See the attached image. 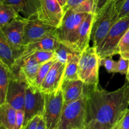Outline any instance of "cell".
Masks as SVG:
<instances>
[{"label":"cell","instance_id":"1","mask_svg":"<svg viewBox=\"0 0 129 129\" xmlns=\"http://www.w3.org/2000/svg\"><path fill=\"white\" fill-rule=\"evenodd\" d=\"M85 96L87 122L96 120L114 126L129 108V81L113 91L86 85Z\"/></svg>","mask_w":129,"mask_h":129},{"label":"cell","instance_id":"2","mask_svg":"<svg viewBox=\"0 0 129 129\" xmlns=\"http://www.w3.org/2000/svg\"><path fill=\"white\" fill-rule=\"evenodd\" d=\"M118 11L115 0H109L103 8L95 14L91 31V40L96 49L104 40L110 30L118 20Z\"/></svg>","mask_w":129,"mask_h":129},{"label":"cell","instance_id":"3","mask_svg":"<svg viewBox=\"0 0 129 129\" xmlns=\"http://www.w3.org/2000/svg\"><path fill=\"white\" fill-rule=\"evenodd\" d=\"M100 58L96 49L88 45L80 53L78 74L86 86L97 88L99 83Z\"/></svg>","mask_w":129,"mask_h":129},{"label":"cell","instance_id":"4","mask_svg":"<svg viewBox=\"0 0 129 129\" xmlns=\"http://www.w3.org/2000/svg\"><path fill=\"white\" fill-rule=\"evenodd\" d=\"M87 123L86 96L64 104L58 129H84Z\"/></svg>","mask_w":129,"mask_h":129},{"label":"cell","instance_id":"5","mask_svg":"<svg viewBox=\"0 0 129 129\" xmlns=\"http://www.w3.org/2000/svg\"><path fill=\"white\" fill-rule=\"evenodd\" d=\"M129 28V16L118 19L112 26L107 37L96 48L100 59L113 57L118 54V45L125 33Z\"/></svg>","mask_w":129,"mask_h":129},{"label":"cell","instance_id":"6","mask_svg":"<svg viewBox=\"0 0 129 129\" xmlns=\"http://www.w3.org/2000/svg\"><path fill=\"white\" fill-rule=\"evenodd\" d=\"M64 105L61 88L52 93H45V108L42 118L46 129H58Z\"/></svg>","mask_w":129,"mask_h":129},{"label":"cell","instance_id":"7","mask_svg":"<svg viewBox=\"0 0 129 129\" xmlns=\"http://www.w3.org/2000/svg\"><path fill=\"white\" fill-rule=\"evenodd\" d=\"M95 14L89 13L85 20L62 42L72 51L81 53L88 46L91 40V31Z\"/></svg>","mask_w":129,"mask_h":129},{"label":"cell","instance_id":"8","mask_svg":"<svg viewBox=\"0 0 129 129\" xmlns=\"http://www.w3.org/2000/svg\"><path fill=\"white\" fill-rule=\"evenodd\" d=\"M26 20L27 18L20 15L8 23L0 28V31L4 34L13 49L21 54L24 48V30Z\"/></svg>","mask_w":129,"mask_h":129},{"label":"cell","instance_id":"9","mask_svg":"<svg viewBox=\"0 0 129 129\" xmlns=\"http://www.w3.org/2000/svg\"><path fill=\"white\" fill-rule=\"evenodd\" d=\"M45 108V93L34 87L28 86L26 88L24 105V126L35 116L43 117ZM23 126V127H24Z\"/></svg>","mask_w":129,"mask_h":129},{"label":"cell","instance_id":"10","mask_svg":"<svg viewBox=\"0 0 129 129\" xmlns=\"http://www.w3.org/2000/svg\"><path fill=\"white\" fill-rule=\"evenodd\" d=\"M64 13V8L57 0H40L37 17L44 23L57 28Z\"/></svg>","mask_w":129,"mask_h":129},{"label":"cell","instance_id":"11","mask_svg":"<svg viewBox=\"0 0 129 129\" xmlns=\"http://www.w3.org/2000/svg\"><path fill=\"white\" fill-rule=\"evenodd\" d=\"M28 84L20 79L11 70L10 80L6 94V102L18 110H23L25 93Z\"/></svg>","mask_w":129,"mask_h":129},{"label":"cell","instance_id":"12","mask_svg":"<svg viewBox=\"0 0 129 129\" xmlns=\"http://www.w3.org/2000/svg\"><path fill=\"white\" fill-rule=\"evenodd\" d=\"M56 29L57 28L43 23L37 16L27 18L24 30L23 47L48 34L55 33Z\"/></svg>","mask_w":129,"mask_h":129},{"label":"cell","instance_id":"13","mask_svg":"<svg viewBox=\"0 0 129 129\" xmlns=\"http://www.w3.org/2000/svg\"><path fill=\"white\" fill-rule=\"evenodd\" d=\"M89 13H76L71 9L66 10L60 26L55 30L58 40L62 42L69 34L76 30L83 23Z\"/></svg>","mask_w":129,"mask_h":129},{"label":"cell","instance_id":"14","mask_svg":"<svg viewBox=\"0 0 129 129\" xmlns=\"http://www.w3.org/2000/svg\"><path fill=\"white\" fill-rule=\"evenodd\" d=\"M66 66V64L60 62L57 60L53 64L42 84L40 90L43 93H52L61 88Z\"/></svg>","mask_w":129,"mask_h":129},{"label":"cell","instance_id":"15","mask_svg":"<svg viewBox=\"0 0 129 129\" xmlns=\"http://www.w3.org/2000/svg\"><path fill=\"white\" fill-rule=\"evenodd\" d=\"M59 41L55 33L48 34L40 39L29 44L24 47L21 57L31 54L36 51H54L57 47Z\"/></svg>","mask_w":129,"mask_h":129},{"label":"cell","instance_id":"16","mask_svg":"<svg viewBox=\"0 0 129 129\" xmlns=\"http://www.w3.org/2000/svg\"><path fill=\"white\" fill-rule=\"evenodd\" d=\"M86 84L80 79L64 81L61 86L64 104L80 99L85 94Z\"/></svg>","mask_w":129,"mask_h":129},{"label":"cell","instance_id":"17","mask_svg":"<svg viewBox=\"0 0 129 129\" xmlns=\"http://www.w3.org/2000/svg\"><path fill=\"white\" fill-rule=\"evenodd\" d=\"M40 0H0V3L9 5L25 18L37 16Z\"/></svg>","mask_w":129,"mask_h":129},{"label":"cell","instance_id":"18","mask_svg":"<svg viewBox=\"0 0 129 129\" xmlns=\"http://www.w3.org/2000/svg\"><path fill=\"white\" fill-rule=\"evenodd\" d=\"M21 55V52L13 49L4 34L0 31V62L3 63L10 70H12L16 61Z\"/></svg>","mask_w":129,"mask_h":129},{"label":"cell","instance_id":"19","mask_svg":"<svg viewBox=\"0 0 129 129\" xmlns=\"http://www.w3.org/2000/svg\"><path fill=\"white\" fill-rule=\"evenodd\" d=\"M16 110L9 103L0 105V125L5 129H16Z\"/></svg>","mask_w":129,"mask_h":129},{"label":"cell","instance_id":"20","mask_svg":"<svg viewBox=\"0 0 129 129\" xmlns=\"http://www.w3.org/2000/svg\"><path fill=\"white\" fill-rule=\"evenodd\" d=\"M79 58H80V53L74 52L69 54L66 66L63 81L79 79L78 74Z\"/></svg>","mask_w":129,"mask_h":129},{"label":"cell","instance_id":"21","mask_svg":"<svg viewBox=\"0 0 129 129\" xmlns=\"http://www.w3.org/2000/svg\"><path fill=\"white\" fill-rule=\"evenodd\" d=\"M10 74L11 70L3 63L0 62V105L6 103Z\"/></svg>","mask_w":129,"mask_h":129},{"label":"cell","instance_id":"22","mask_svg":"<svg viewBox=\"0 0 129 129\" xmlns=\"http://www.w3.org/2000/svg\"><path fill=\"white\" fill-rule=\"evenodd\" d=\"M20 15L11 6L0 3V28Z\"/></svg>","mask_w":129,"mask_h":129},{"label":"cell","instance_id":"23","mask_svg":"<svg viewBox=\"0 0 129 129\" xmlns=\"http://www.w3.org/2000/svg\"><path fill=\"white\" fill-rule=\"evenodd\" d=\"M56 60L57 59H54L50 60V61L47 62H45L44 63V64L40 65L39 69V71H38L37 76L36 78H35L34 85L31 86L34 87V88H37V89H40V90L43 81H44V79H45V77H46L49 69H50L52 66L53 65V64H54Z\"/></svg>","mask_w":129,"mask_h":129},{"label":"cell","instance_id":"24","mask_svg":"<svg viewBox=\"0 0 129 129\" xmlns=\"http://www.w3.org/2000/svg\"><path fill=\"white\" fill-rule=\"evenodd\" d=\"M26 55H29L31 59L40 65L52 59H56L55 52L54 51H36Z\"/></svg>","mask_w":129,"mask_h":129},{"label":"cell","instance_id":"25","mask_svg":"<svg viewBox=\"0 0 129 129\" xmlns=\"http://www.w3.org/2000/svg\"><path fill=\"white\" fill-rule=\"evenodd\" d=\"M118 54L126 59H129V28L125 33L118 45Z\"/></svg>","mask_w":129,"mask_h":129},{"label":"cell","instance_id":"26","mask_svg":"<svg viewBox=\"0 0 129 129\" xmlns=\"http://www.w3.org/2000/svg\"><path fill=\"white\" fill-rule=\"evenodd\" d=\"M72 52H74L72 51L66 45H65L64 44L60 42L58 44L57 47L56 48L55 50L57 60L60 62L64 63V64H66L67 62H68L69 55L71 54Z\"/></svg>","mask_w":129,"mask_h":129},{"label":"cell","instance_id":"27","mask_svg":"<svg viewBox=\"0 0 129 129\" xmlns=\"http://www.w3.org/2000/svg\"><path fill=\"white\" fill-rule=\"evenodd\" d=\"M76 13H94V0H85L78 6L71 8Z\"/></svg>","mask_w":129,"mask_h":129},{"label":"cell","instance_id":"28","mask_svg":"<svg viewBox=\"0 0 129 129\" xmlns=\"http://www.w3.org/2000/svg\"><path fill=\"white\" fill-rule=\"evenodd\" d=\"M117 61L113 60L112 57H107L100 59V66H103L108 73H117Z\"/></svg>","mask_w":129,"mask_h":129},{"label":"cell","instance_id":"29","mask_svg":"<svg viewBox=\"0 0 129 129\" xmlns=\"http://www.w3.org/2000/svg\"><path fill=\"white\" fill-rule=\"evenodd\" d=\"M113 126L101 123L96 120H91L87 122L84 129H112Z\"/></svg>","mask_w":129,"mask_h":129},{"label":"cell","instance_id":"30","mask_svg":"<svg viewBox=\"0 0 129 129\" xmlns=\"http://www.w3.org/2000/svg\"><path fill=\"white\" fill-rule=\"evenodd\" d=\"M117 73H120L121 74H126L129 67V59H126L120 57L117 61Z\"/></svg>","mask_w":129,"mask_h":129},{"label":"cell","instance_id":"31","mask_svg":"<svg viewBox=\"0 0 129 129\" xmlns=\"http://www.w3.org/2000/svg\"><path fill=\"white\" fill-rule=\"evenodd\" d=\"M25 123V112L23 110H16V129H22Z\"/></svg>","mask_w":129,"mask_h":129},{"label":"cell","instance_id":"32","mask_svg":"<svg viewBox=\"0 0 129 129\" xmlns=\"http://www.w3.org/2000/svg\"><path fill=\"white\" fill-rule=\"evenodd\" d=\"M125 16H129V0H125L118 11V20Z\"/></svg>","mask_w":129,"mask_h":129},{"label":"cell","instance_id":"33","mask_svg":"<svg viewBox=\"0 0 129 129\" xmlns=\"http://www.w3.org/2000/svg\"><path fill=\"white\" fill-rule=\"evenodd\" d=\"M42 117L41 116H35V117L30 120L22 129H37L38 124Z\"/></svg>","mask_w":129,"mask_h":129},{"label":"cell","instance_id":"34","mask_svg":"<svg viewBox=\"0 0 129 129\" xmlns=\"http://www.w3.org/2000/svg\"><path fill=\"white\" fill-rule=\"evenodd\" d=\"M120 129H129V108L120 120Z\"/></svg>","mask_w":129,"mask_h":129},{"label":"cell","instance_id":"35","mask_svg":"<svg viewBox=\"0 0 129 129\" xmlns=\"http://www.w3.org/2000/svg\"><path fill=\"white\" fill-rule=\"evenodd\" d=\"M108 1L109 0H94V14L98 13Z\"/></svg>","mask_w":129,"mask_h":129},{"label":"cell","instance_id":"36","mask_svg":"<svg viewBox=\"0 0 129 129\" xmlns=\"http://www.w3.org/2000/svg\"><path fill=\"white\" fill-rule=\"evenodd\" d=\"M84 1L85 0H68L67 1L66 6L65 8H64V11L69 10V9H71L73 8L78 6L81 3L84 2Z\"/></svg>","mask_w":129,"mask_h":129},{"label":"cell","instance_id":"37","mask_svg":"<svg viewBox=\"0 0 129 129\" xmlns=\"http://www.w3.org/2000/svg\"><path fill=\"white\" fill-rule=\"evenodd\" d=\"M37 129H46V126H45V122H44V120L43 119L42 117L41 119L39 121V124H38Z\"/></svg>","mask_w":129,"mask_h":129},{"label":"cell","instance_id":"38","mask_svg":"<svg viewBox=\"0 0 129 129\" xmlns=\"http://www.w3.org/2000/svg\"><path fill=\"white\" fill-rule=\"evenodd\" d=\"M125 1V0H115L116 7H117V10H118V11H119L121 6H122V5H123V3H124Z\"/></svg>","mask_w":129,"mask_h":129},{"label":"cell","instance_id":"39","mask_svg":"<svg viewBox=\"0 0 129 129\" xmlns=\"http://www.w3.org/2000/svg\"><path fill=\"white\" fill-rule=\"evenodd\" d=\"M57 1H59L60 5H61V6L64 8H64H65L66 6L67 1H68V0H57Z\"/></svg>","mask_w":129,"mask_h":129},{"label":"cell","instance_id":"40","mask_svg":"<svg viewBox=\"0 0 129 129\" xmlns=\"http://www.w3.org/2000/svg\"><path fill=\"white\" fill-rule=\"evenodd\" d=\"M122 120V119H121ZM120 120L118 122H117L115 125L113 127V128L112 129H120Z\"/></svg>","mask_w":129,"mask_h":129},{"label":"cell","instance_id":"41","mask_svg":"<svg viewBox=\"0 0 129 129\" xmlns=\"http://www.w3.org/2000/svg\"><path fill=\"white\" fill-rule=\"evenodd\" d=\"M126 79L127 81H129V67L128 69V71H127V74H126Z\"/></svg>","mask_w":129,"mask_h":129},{"label":"cell","instance_id":"42","mask_svg":"<svg viewBox=\"0 0 129 129\" xmlns=\"http://www.w3.org/2000/svg\"><path fill=\"white\" fill-rule=\"evenodd\" d=\"M0 129H5V128H3V127L2 126L0 125Z\"/></svg>","mask_w":129,"mask_h":129}]
</instances>
